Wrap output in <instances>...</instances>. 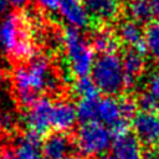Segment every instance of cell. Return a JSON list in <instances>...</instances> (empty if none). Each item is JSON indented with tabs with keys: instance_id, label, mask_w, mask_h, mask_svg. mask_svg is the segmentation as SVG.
Wrapping results in <instances>:
<instances>
[{
	"instance_id": "3957f363",
	"label": "cell",
	"mask_w": 159,
	"mask_h": 159,
	"mask_svg": "<svg viewBox=\"0 0 159 159\" xmlns=\"http://www.w3.org/2000/svg\"><path fill=\"white\" fill-rule=\"evenodd\" d=\"M61 43L70 72L77 77L88 76L92 72L96 57L92 43L73 27H66L61 35Z\"/></svg>"
},
{
	"instance_id": "7a4b0ae2",
	"label": "cell",
	"mask_w": 159,
	"mask_h": 159,
	"mask_svg": "<svg viewBox=\"0 0 159 159\" xmlns=\"http://www.w3.org/2000/svg\"><path fill=\"white\" fill-rule=\"evenodd\" d=\"M0 47L11 61L25 63L36 53L32 19L27 12L7 14L0 24Z\"/></svg>"
},
{
	"instance_id": "8fae6325",
	"label": "cell",
	"mask_w": 159,
	"mask_h": 159,
	"mask_svg": "<svg viewBox=\"0 0 159 159\" xmlns=\"http://www.w3.org/2000/svg\"><path fill=\"white\" fill-rule=\"evenodd\" d=\"M11 152L16 159H41L42 139L34 133L25 132L16 138Z\"/></svg>"
},
{
	"instance_id": "e0dca14e",
	"label": "cell",
	"mask_w": 159,
	"mask_h": 159,
	"mask_svg": "<svg viewBox=\"0 0 159 159\" xmlns=\"http://www.w3.org/2000/svg\"><path fill=\"white\" fill-rule=\"evenodd\" d=\"M125 11L129 20H133L138 24L147 22L153 17L150 0H128Z\"/></svg>"
},
{
	"instance_id": "44dd1931",
	"label": "cell",
	"mask_w": 159,
	"mask_h": 159,
	"mask_svg": "<svg viewBox=\"0 0 159 159\" xmlns=\"http://www.w3.org/2000/svg\"><path fill=\"white\" fill-rule=\"evenodd\" d=\"M137 104L143 112H159V102L149 92L142 93L137 101Z\"/></svg>"
},
{
	"instance_id": "8992f818",
	"label": "cell",
	"mask_w": 159,
	"mask_h": 159,
	"mask_svg": "<svg viewBox=\"0 0 159 159\" xmlns=\"http://www.w3.org/2000/svg\"><path fill=\"white\" fill-rule=\"evenodd\" d=\"M53 102L47 97H40L32 106L26 108L24 114V123L27 132L39 137L45 135L51 128Z\"/></svg>"
},
{
	"instance_id": "cb8c5ba5",
	"label": "cell",
	"mask_w": 159,
	"mask_h": 159,
	"mask_svg": "<svg viewBox=\"0 0 159 159\" xmlns=\"http://www.w3.org/2000/svg\"><path fill=\"white\" fill-rule=\"evenodd\" d=\"M152 6V15L157 22H159V0H150Z\"/></svg>"
},
{
	"instance_id": "277c9868",
	"label": "cell",
	"mask_w": 159,
	"mask_h": 159,
	"mask_svg": "<svg viewBox=\"0 0 159 159\" xmlns=\"http://www.w3.org/2000/svg\"><path fill=\"white\" fill-rule=\"evenodd\" d=\"M91 73L98 89L107 96H114L125 88L123 63L117 53L99 55L94 61Z\"/></svg>"
},
{
	"instance_id": "52a82bcc",
	"label": "cell",
	"mask_w": 159,
	"mask_h": 159,
	"mask_svg": "<svg viewBox=\"0 0 159 159\" xmlns=\"http://www.w3.org/2000/svg\"><path fill=\"white\" fill-rule=\"evenodd\" d=\"M132 129L134 137L140 144L149 148L159 145V112H143L135 113L132 119Z\"/></svg>"
},
{
	"instance_id": "603a6c76",
	"label": "cell",
	"mask_w": 159,
	"mask_h": 159,
	"mask_svg": "<svg viewBox=\"0 0 159 159\" xmlns=\"http://www.w3.org/2000/svg\"><path fill=\"white\" fill-rule=\"evenodd\" d=\"M35 1L41 9L46 10V11H50V12L58 11L60 5L62 2V0H35Z\"/></svg>"
},
{
	"instance_id": "9a60e30c",
	"label": "cell",
	"mask_w": 159,
	"mask_h": 159,
	"mask_svg": "<svg viewBox=\"0 0 159 159\" xmlns=\"http://www.w3.org/2000/svg\"><path fill=\"white\" fill-rule=\"evenodd\" d=\"M117 37L120 42H123L128 47L145 52L144 31H143L140 24H138L133 20H129V19L119 22V25L117 27Z\"/></svg>"
},
{
	"instance_id": "ba28073f",
	"label": "cell",
	"mask_w": 159,
	"mask_h": 159,
	"mask_svg": "<svg viewBox=\"0 0 159 159\" xmlns=\"http://www.w3.org/2000/svg\"><path fill=\"white\" fill-rule=\"evenodd\" d=\"M58 12L68 27L83 30L91 24V16L84 7L83 0H62Z\"/></svg>"
},
{
	"instance_id": "f546056e",
	"label": "cell",
	"mask_w": 159,
	"mask_h": 159,
	"mask_svg": "<svg viewBox=\"0 0 159 159\" xmlns=\"http://www.w3.org/2000/svg\"><path fill=\"white\" fill-rule=\"evenodd\" d=\"M99 159H113V157L111 154H103L102 157H99Z\"/></svg>"
},
{
	"instance_id": "d6986e66",
	"label": "cell",
	"mask_w": 159,
	"mask_h": 159,
	"mask_svg": "<svg viewBox=\"0 0 159 159\" xmlns=\"http://www.w3.org/2000/svg\"><path fill=\"white\" fill-rule=\"evenodd\" d=\"M144 47L150 57L159 61V22L154 21L144 30Z\"/></svg>"
},
{
	"instance_id": "484cf974",
	"label": "cell",
	"mask_w": 159,
	"mask_h": 159,
	"mask_svg": "<svg viewBox=\"0 0 159 159\" xmlns=\"http://www.w3.org/2000/svg\"><path fill=\"white\" fill-rule=\"evenodd\" d=\"M143 159H159V150L158 149H150L147 153H144Z\"/></svg>"
},
{
	"instance_id": "ffe728a7",
	"label": "cell",
	"mask_w": 159,
	"mask_h": 159,
	"mask_svg": "<svg viewBox=\"0 0 159 159\" xmlns=\"http://www.w3.org/2000/svg\"><path fill=\"white\" fill-rule=\"evenodd\" d=\"M97 98L80 99V102L77 103V106H76L77 117L82 123L96 122V102H97Z\"/></svg>"
},
{
	"instance_id": "f1b7e54d",
	"label": "cell",
	"mask_w": 159,
	"mask_h": 159,
	"mask_svg": "<svg viewBox=\"0 0 159 159\" xmlns=\"http://www.w3.org/2000/svg\"><path fill=\"white\" fill-rule=\"evenodd\" d=\"M7 6H9L7 0H0V11H5Z\"/></svg>"
},
{
	"instance_id": "6da1fadb",
	"label": "cell",
	"mask_w": 159,
	"mask_h": 159,
	"mask_svg": "<svg viewBox=\"0 0 159 159\" xmlns=\"http://www.w3.org/2000/svg\"><path fill=\"white\" fill-rule=\"evenodd\" d=\"M11 81L16 101L22 108L32 106L41 93L56 92L60 88V80L50 58L39 53L30 61L19 63L12 71Z\"/></svg>"
},
{
	"instance_id": "4316f807",
	"label": "cell",
	"mask_w": 159,
	"mask_h": 159,
	"mask_svg": "<svg viewBox=\"0 0 159 159\" xmlns=\"http://www.w3.org/2000/svg\"><path fill=\"white\" fill-rule=\"evenodd\" d=\"M4 83H5V76H4V72L0 70V96L4 89Z\"/></svg>"
},
{
	"instance_id": "7c38bea8",
	"label": "cell",
	"mask_w": 159,
	"mask_h": 159,
	"mask_svg": "<svg viewBox=\"0 0 159 159\" xmlns=\"http://www.w3.org/2000/svg\"><path fill=\"white\" fill-rule=\"evenodd\" d=\"M83 4L89 16L102 22L116 20L122 10V0H83Z\"/></svg>"
},
{
	"instance_id": "4dcf8cb0",
	"label": "cell",
	"mask_w": 159,
	"mask_h": 159,
	"mask_svg": "<svg viewBox=\"0 0 159 159\" xmlns=\"http://www.w3.org/2000/svg\"><path fill=\"white\" fill-rule=\"evenodd\" d=\"M2 124H4V117H2L1 113H0V128L2 127Z\"/></svg>"
},
{
	"instance_id": "4fadbf2b",
	"label": "cell",
	"mask_w": 159,
	"mask_h": 159,
	"mask_svg": "<svg viewBox=\"0 0 159 159\" xmlns=\"http://www.w3.org/2000/svg\"><path fill=\"white\" fill-rule=\"evenodd\" d=\"M71 149L72 142L66 133H51L42 142V154L46 159H66Z\"/></svg>"
},
{
	"instance_id": "9c48e42d",
	"label": "cell",
	"mask_w": 159,
	"mask_h": 159,
	"mask_svg": "<svg viewBox=\"0 0 159 159\" xmlns=\"http://www.w3.org/2000/svg\"><path fill=\"white\" fill-rule=\"evenodd\" d=\"M77 120V108L72 102L67 99H60L53 102L51 125L56 132L65 133L71 130L76 125Z\"/></svg>"
},
{
	"instance_id": "30bf717a",
	"label": "cell",
	"mask_w": 159,
	"mask_h": 159,
	"mask_svg": "<svg viewBox=\"0 0 159 159\" xmlns=\"http://www.w3.org/2000/svg\"><path fill=\"white\" fill-rule=\"evenodd\" d=\"M113 159H143L144 152L140 142L134 137V134H123L116 137L112 142Z\"/></svg>"
},
{
	"instance_id": "83f0119b",
	"label": "cell",
	"mask_w": 159,
	"mask_h": 159,
	"mask_svg": "<svg viewBox=\"0 0 159 159\" xmlns=\"http://www.w3.org/2000/svg\"><path fill=\"white\" fill-rule=\"evenodd\" d=\"M4 153H5V150H4V138L0 134V159L4 157Z\"/></svg>"
},
{
	"instance_id": "d4e9b609",
	"label": "cell",
	"mask_w": 159,
	"mask_h": 159,
	"mask_svg": "<svg viewBox=\"0 0 159 159\" xmlns=\"http://www.w3.org/2000/svg\"><path fill=\"white\" fill-rule=\"evenodd\" d=\"M7 2H9V5H11L12 7L20 10V9H22V7H25V6L27 5L29 0H7Z\"/></svg>"
},
{
	"instance_id": "5b68a950",
	"label": "cell",
	"mask_w": 159,
	"mask_h": 159,
	"mask_svg": "<svg viewBox=\"0 0 159 159\" xmlns=\"http://www.w3.org/2000/svg\"><path fill=\"white\" fill-rule=\"evenodd\" d=\"M75 147L84 158L102 157L112 147V133L99 122L82 123L75 134Z\"/></svg>"
},
{
	"instance_id": "2e32d148",
	"label": "cell",
	"mask_w": 159,
	"mask_h": 159,
	"mask_svg": "<svg viewBox=\"0 0 159 159\" xmlns=\"http://www.w3.org/2000/svg\"><path fill=\"white\" fill-rule=\"evenodd\" d=\"M91 43H92L94 51L99 52L101 55L117 53L119 40L113 31H111L108 29H102V30H97L94 32Z\"/></svg>"
},
{
	"instance_id": "ac0fdd59",
	"label": "cell",
	"mask_w": 159,
	"mask_h": 159,
	"mask_svg": "<svg viewBox=\"0 0 159 159\" xmlns=\"http://www.w3.org/2000/svg\"><path fill=\"white\" fill-rule=\"evenodd\" d=\"M72 92L80 99H92V98H97L99 89L94 83V81L92 80V77L83 76V77H77L73 81Z\"/></svg>"
},
{
	"instance_id": "7402d4cb",
	"label": "cell",
	"mask_w": 159,
	"mask_h": 159,
	"mask_svg": "<svg viewBox=\"0 0 159 159\" xmlns=\"http://www.w3.org/2000/svg\"><path fill=\"white\" fill-rule=\"evenodd\" d=\"M147 86H148V92L150 94H153L158 102H159V70L154 71L147 81Z\"/></svg>"
},
{
	"instance_id": "1f68e13d",
	"label": "cell",
	"mask_w": 159,
	"mask_h": 159,
	"mask_svg": "<svg viewBox=\"0 0 159 159\" xmlns=\"http://www.w3.org/2000/svg\"><path fill=\"white\" fill-rule=\"evenodd\" d=\"M66 159H77V158H72V157H67Z\"/></svg>"
},
{
	"instance_id": "5bb4252c",
	"label": "cell",
	"mask_w": 159,
	"mask_h": 159,
	"mask_svg": "<svg viewBox=\"0 0 159 159\" xmlns=\"http://www.w3.org/2000/svg\"><path fill=\"white\" fill-rule=\"evenodd\" d=\"M122 63L125 75V87H133L145 68V52L129 48L123 55Z\"/></svg>"
}]
</instances>
